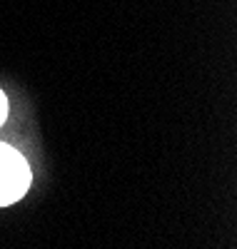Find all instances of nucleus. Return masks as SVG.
Instances as JSON below:
<instances>
[{
    "label": "nucleus",
    "mask_w": 237,
    "mask_h": 249,
    "mask_svg": "<svg viewBox=\"0 0 237 249\" xmlns=\"http://www.w3.org/2000/svg\"><path fill=\"white\" fill-rule=\"evenodd\" d=\"M5 117H8V97L3 95V90H0V124L5 122Z\"/></svg>",
    "instance_id": "obj_2"
},
{
    "label": "nucleus",
    "mask_w": 237,
    "mask_h": 249,
    "mask_svg": "<svg viewBox=\"0 0 237 249\" xmlns=\"http://www.w3.org/2000/svg\"><path fill=\"white\" fill-rule=\"evenodd\" d=\"M30 164L15 147L0 142V207H10L30 187Z\"/></svg>",
    "instance_id": "obj_1"
}]
</instances>
